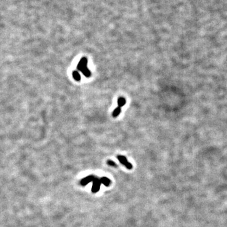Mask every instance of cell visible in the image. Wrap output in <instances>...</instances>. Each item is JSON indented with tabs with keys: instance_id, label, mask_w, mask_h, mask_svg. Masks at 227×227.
I'll list each match as a JSON object with an SVG mask.
<instances>
[{
	"instance_id": "1",
	"label": "cell",
	"mask_w": 227,
	"mask_h": 227,
	"mask_svg": "<svg viewBox=\"0 0 227 227\" xmlns=\"http://www.w3.org/2000/svg\"><path fill=\"white\" fill-rule=\"evenodd\" d=\"M117 160L119 161V162L121 163L122 165H123L127 169H128V170H131V169L133 168V165L131 163H129L128 162V159L125 156L117 155Z\"/></svg>"
},
{
	"instance_id": "2",
	"label": "cell",
	"mask_w": 227,
	"mask_h": 227,
	"mask_svg": "<svg viewBox=\"0 0 227 227\" xmlns=\"http://www.w3.org/2000/svg\"><path fill=\"white\" fill-rule=\"evenodd\" d=\"M92 182H93V185H92V187H91V192H92L93 193L98 192L100 189L101 184H102L100 178H98L97 177H95Z\"/></svg>"
},
{
	"instance_id": "3",
	"label": "cell",
	"mask_w": 227,
	"mask_h": 227,
	"mask_svg": "<svg viewBox=\"0 0 227 227\" xmlns=\"http://www.w3.org/2000/svg\"><path fill=\"white\" fill-rule=\"evenodd\" d=\"M87 63H88L87 58L85 57H82V58L80 59L79 63L78 64V66H77V69L81 71L82 70L85 69V67H87Z\"/></svg>"
},
{
	"instance_id": "4",
	"label": "cell",
	"mask_w": 227,
	"mask_h": 227,
	"mask_svg": "<svg viewBox=\"0 0 227 227\" xmlns=\"http://www.w3.org/2000/svg\"><path fill=\"white\" fill-rule=\"evenodd\" d=\"M95 178V176H94L93 175H91V176H88L87 177H86L83 178V179H81L80 181V184L82 186H86L87 184H88L90 182H93Z\"/></svg>"
},
{
	"instance_id": "5",
	"label": "cell",
	"mask_w": 227,
	"mask_h": 227,
	"mask_svg": "<svg viewBox=\"0 0 227 227\" xmlns=\"http://www.w3.org/2000/svg\"><path fill=\"white\" fill-rule=\"evenodd\" d=\"M100 180L101 182V183H102L106 187H109L111 184V181L109 179V178L106 177H103L100 178Z\"/></svg>"
},
{
	"instance_id": "6",
	"label": "cell",
	"mask_w": 227,
	"mask_h": 227,
	"mask_svg": "<svg viewBox=\"0 0 227 227\" xmlns=\"http://www.w3.org/2000/svg\"><path fill=\"white\" fill-rule=\"evenodd\" d=\"M126 103V100L123 97H120L118 100H117V104H118V107H123V106Z\"/></svg>"
},
{
	"instance_id": "7",
	"label": "cell",
	"mask_w": 227,
	"mask_h": 227,
	"mask_svg": "<svg viewBox=\"0 0 227 227\" xmlns=\"http://www.w3.org/2000/svg\"><path fill=\"white\" fill-rule=\"evenodd\" d=\"M120 112H121V108L119 107H117L115 108L112 112L113 117H114V118L117 117L118 115L120 114Z\"/></svg>"
},
{
	"instance_id": "8",
	"label": "cell",
	"mask_w": 227,
	"mask_h": 227,
	"mask_svg": "<svg viewBox=\"0 0 227 227\" xmlns=\"http://www.w3.org/2000/svg\"><path fill=\"white\" fill-rule=\"evenodd\" d=\"M81 72L84 75V76L85 77H86V78H88V77H90L91 76V71L89 70V69L88 68V67H85V69L82 70L81 71Z\"/></svg>"
},
{
	"instance_id": "9",
	"label": "cell",
	"mask_w": 227,
	"mask_h": 227,
	"mask_svg": "<svg viewBox=\"0 0 227 227\" xmlns=\"http://www.w3.org/2000/svg\"><path fill=\"white\" fill-rule=\"evenodd\" d=\"M73 78L75 79V80H76L77 81H79L81 80V76L77 71H74L73 72Z\"/></svg>"
},
{
	"instance_id": "10",
	"label": "cell",
	"mask_w": 227,
	"mask_h": 227,
	"mask_svg": "<svg viewBox=\"0 0 227 227\" xmlns=\"http://www.w3.org/2000/svg\"><path fill=\"white\" fill-rule=\"evenodd\" d=\"M107 164L109 165V166H111V167H117V165L116 163H115L114 161L112 160H109L107 161Z\"/></svg>"
}]
</instances>
